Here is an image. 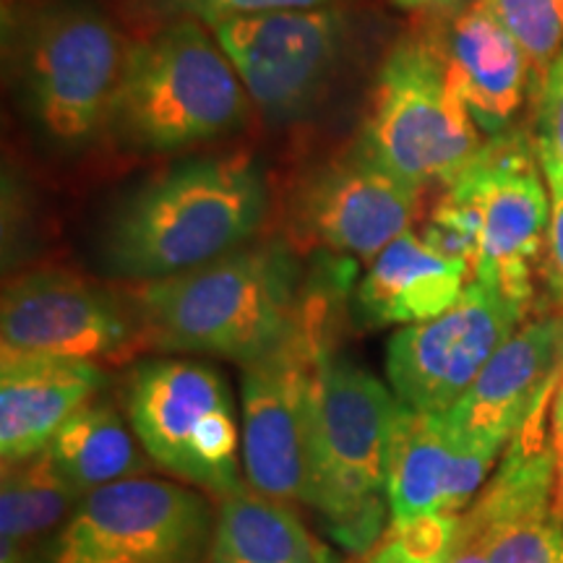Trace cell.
<instances>
[{
    "label": "cell",
    "instance_id": "obj_1",
    "mask_svg": "<svg viewBox=\"0 0 563 563\" xmlns=\"http://www.w3.org/2000/svg\"><path fill=\"white\" fill-rule=\"evenodd\" d=\"M141 344L209 352L251 365L295 340L311 321L300 264L282 241L245 243L178 277L144 282L133 298Z\"/></svg>",
    "mask_w": 563,
    "mask_h": 563
},
{
    "label": "cell",
    "instance_id": "obj_2",
    "mask_svg": "<svg viewBox=\"0 0 563 563\" xmlns=\"http://www.w3.org/2000/svg\"><path fill=\"white\" fill-rule=\"evenodd\" d=\"M269 209L262 167L245 154L175 165L133 191L102 238L118 279L178 277L251 243Z\"/></svg>",
    "mask_w": 563,
    "mask_h": 563
},
{
    "label": "cell",
    "instance_id": "obj_3",
    "mask_svg": "<svg viewBox=\"0 0 563 563\" xmlns=\"http://www.w3.org/2000/svg\"><path fill=\"white\" fill-rule=\"evenodd\" d=\"M251 100L201 21H165L125 47L108 133L136 152H178L224 139L249 121Z\"/></svg>",
    "mask_w": 563,
    "mask_h": 563
},
{
    "label": "cell",
    "instance_id": "obj_4",
    "mask_svg": "<svg viewBox=\"0 0 563 563\" xmlns=\"http://www.w3.org/2000/svg\"><path fill=\"white\" fill-rule=\"evenodd\" d=\"M402 402L347 357L321 350L311 399V490L334 538L363 551L384 530L389 454Z\"/></svg>",
    "mask_w": 563,
    "mask_h": 563
},
{
    "label": "cell",
    "instance_id": "obj_5",
    "mask_svg": "<svg viewBox=\"0 0 563 563\" xmlns=\"http://www.w3.org/2000/svg\"><path fill=\"white\" fill-rule=\"evenodd\" d=\"M16 40V87L40 136L79 152L108 131L125 55L110 19L87 0H66L32 13Z\"/></svg>",
    "mask_w": 563,
    "mask_h": 563
},
{
    "label": "cell",
    "instance_id": "obj_6",
    "mask_svg": "<svg viewBox=\"0 0 563 563\" xmlns=\"http://www.w3.org/2000/svg\"><path fill=\"white\" fill-rule=\"evenodd\" d=\"M361 141L418 188H446L483 150L481 129L428 37H405L376 76Z\"/></svg>",
    "mask_w": 563,
    "mask_h": 563
},
{
    "label": "cell",
    "instance_id": "obj_7",
    "mask_svg": "<svg viewBox=\"0 0 563 563\" xmlns=\"http://www.w3.org/2000/svg\"><path fill=\"white\" fill-rule=\"evenodd\" d=\"M125 415L157 467L228 498L245 485L238 473V422L222 376L178 357L146 361L125 382Z\"/></svg>",
    "mask_w": 563,
    "mask_h": 563
},
{
    "label": "cell",
    "instance_id": "obj_8",
    "mask_svg": "<svg viewBox=\"0 0 563 563\" xmlns=\"http://www.w3.org/2000/svg\"><path fill=\"white\" fill-rule=\"evenodd\" d=\"M211 534L199 493L131 477L87 493L55 534L45 563H207Z\"/></svg>",
    "mask_w": 563,
    "mask_h": 563
},
{
    "label": "cell",
    "instance_id": "obj_9",
    "mask_svg": "<svg viewBox=\"0 0 563 563\" xmlns=\"http://www.w3.org/2000/svg\"><path fill=\"white\" fill-rule=\"evenodd\" d=\"M443 191L467 201L481 222L473 279L530 308L534 264L551 222V191L534 139L525 131L498 133Z\"/></svg>",
    "mask_w": 563,
    "mask_h": 563
},
{
    "label": "cell",
    "instance_id": "obj_10",
    "mask_svg": "<svg viewBox=\"0 0 563 563\" xmlns=\"http://www.w3.org/2000/svg\"><path fill=\"white\" fill-rule=\"evenodd\" d=\"M251 104L272 123L306 118L342 66L350 16L342 5L228 19L209 26Z\"/></svg>",
    "mask_w": 563,
    "mask_h": 563
},
{
    "label": "cell",
    "instance_id": "obj_11",
    "mask_svg": "<svg viewBox=\"0 0 563 563\" xmlns=\"http://www.w3.org/2000/svg\"><path fill=\"white\" fill-rule=\"evenodd\" d=\"M525 313L527 306L498 287L470 279L449 311L399 329L386 347V376L399 402L426 415L452 410Z\"/></svg>",
    "mask_w": 563,
    "mask_h": 563
},
{
    "label": "cell",
    "instance_id": "obj_12",
    "mask_svg": "<svg viewBox=\"0 0 563 563\" xmlns=\"http://www.w3.org/2000/svg\"><path fill=\"white\" fill-rule=\"evenodd\" d=\"M323 350L321 321L262 361L243 365V467L249 485L279 504L311 490V399Z\"/></svg>",
    "mask_w": 563,
    "mask_h": 563
},
{
    "label": "cell",
    "instance_id": "obj_13",
    "mask_svg": "<svg viewBox=\"0 0 563 563\" xmlns=\"http://www.w3.org/2000/svg\"><path fill=\"white\" fill-rule=\"evenodd\" d=\"M141 344L136 306L66 272H30L5 285L0 306L3 357L97 363Z\"/></svg>",
    "mask_w": 563,
    "mask_h": 563
},
{
    "label": "cell",
    "instance_id": "obj_14",
    "mask_svg": "<svg viewBox=\"0 0 563 563\" xmlns=\"http://www.w3.org/2000/svg\"><path fill=\"white\" fill-rule=\"evenodd\" d=\"M420 199L422 188L386 167L357 139L300 183L292 217L308 243L376 258L394 238L412 230Z\"/></svg>",
    "mask_w": 563,
    "mask_h": 563
},
{
    "label": "cell",
    "instance_id": "obj_15",
    "mask_svg": "<svg viewBox=\"0 0 563 563\" xmlns=\"http://www.w3.org/2000/svg\"><path fill=\"white\" fill-rule=\"evenodd\" d=\"M553 397L555 389L534 407L506 449L498 473L456 522L493 563H540L559 532L561 519L553 514Z\"/></svg>",
    "mask_w": 563,
    "mask_h": 563
},
{
    "label": "cell",
    "instance_id": "obj_16",
    "mask_svg": "<svg viewBox=\"0 0 563 563\" xmlns=\"http://www.w3.org/2000/svg\"><path fill=\"white\" fill-rule=\"evenodd\" d=\"M561 371L563 313L525 321L441 418L456 443L498 456L545 394L555 389Z\"/></svg>",
    "mask_w": 563,
    "mask_h": 563
},
{
    "label": "cell",
    "instance_id": "obj_17",
    "mask_svg": "<svg viewBox=\"0 0 563 563\" xmlns=\"http://www.w3.org/2000/svg\"><path fill=\"white\" fill-rule=\"evenodd\" d=\"M496 456L467 449L449 433L441 415L402 405L389 454L391 525L420 517H460L477 493Z\"/></svg>",
    "mask_w": 563,
    "mask_h": 563
},
{
    "label": "cell",
    "instance_id": "obj_18",
    "mask_svg": "<svg viewBox=\"0 0 563 563\" xmlns=\"http://www.w3.org/2000/svg\"><path fill=\"white\" fill-rule=\"evenodd\" d=\"M433 42L477 129L493 136L509 131L534 79L525 51L501 21L477 0L456 13Z\"/></svg>",
    "mask_w": 563,
    "mask_h": 563
},
{
    "label": "cell",
    "instance_id": "obj_19",
    "mask_svg": "<svg viewBox=\"0 0 563 563\" xmlns=\"http://www.w3.org/2000/svg\"><path fill=\"white\" fill-rule=\"evenodd\" d=\"M104 373L97 363L63 357H3L0 454L3 464L47 452L55 433L95 402Z\"/></svg>",
    "mask_w": 563,
    "mask_h": 563
},
{
    "label": "cell",
    "instance_id": "obj_20",
    "mask_svg": "<svg viewBox=\"0 0 563 563\" xmlns=\"http://www.w3.org/2000/svg\"><path fill=\"white\" fill-rule=\"evenodd\" d=\"M467 277V266L441 256L407 230L373 258L357 287V311L373 327L435 319L462 298Z\"/></svg>",
    "mask_w": 563,
    "mask_h": 563
},
{
    "label": "cell",
    "instance_id": "obj_21",
    "mask_svg": "<svg viewBox=\"0 0 563 563\" xmlns=\"http://www.w3.org/2000/svg\"><path fill=\"white\" fill-rule=\"evenodd\" d=\"M81 498L47 452L3 464L0 563H45L55 534L66 527Z\"/></svg>",
    "mask_w": 563,
    "mask_h": 563
},
{
    "label": "cell",
    "instance_id": "obj_22",
    "mask_svg": "<svg viewBox=\"0 0 563 563\" xmlns=\"http://www.w3.org/2000/svg\"><path fill=\"white\" fill-rule=\"evenodd\" d=\"M139 443L115 407L89 402L55 433L47 454L58 473L87 496L112 483L144 477L150 462Z\"/></svg>",
    "mask_w": 563,
    "mask_h": 563
},
{
    "label": "cell",
    "instance_id": "obj_23",
    "mask_svg": "<svg viewBox=\"0 0 563 563\" xmlns=\"http://www.w3.org/2000/svg\"><path fill=\"white\" fill-rule=\"evenodd\" d=\"M209 563H316V548L287 504L245 485L222 498Z\"/></svg>",
    "mask_w": 563,
    "mask_h": 563
},
{
    "label": "cell",
    "instance_id": "obj_24",
    "mask_svg": "<svg viewBox=\"0 0 563 563\" xmlns=\"http://www.w3.org/2000/svg\"><path fill=\"white\" fill-rule=\"evenodd\" d=\"M530 60L532 79H543L563 47V0H483Z\"/></svg>",
    "mask_w": 563,
    "mask_h": 563
},
{
    "label": "cell",
    "instance_id": "obj_25",
    "mask_svg": "<svg viewBox=\"0 0 563 563\" xmlns=\"http://www.w3.org/2000/svg\"><path fill=\"white\" fill-rule=\"evenodd\" d=\"M139 3L152 16L165 21L194 19L203 26H214L220 21L258 16V13L327 9V5H340L342 0H139Z\"/></svg>",
    "mask_w": 563,
    "mask_h": 563
},
{
    "label": "cell",
    "instance_id": "obj_26",
    "mask_svg": "<svg viewBox=\"0 0 563 563\" xmlns=\"http://www.w3.org/2000/svg\"><path fill=\"white\" fill-rule=\"evenodd\" d=\"M534 146L545 178L563 180V51L548 68L540 87Z\"/></svg>",
    "mask_w": 563,
    "mask_h": 563
},
{
    "label": "cell",
    "instance_id": "obj_27",
    "mask_svg": "<svg viewBox=\"0 0 563 563\" xmlns=\"http://www.w3.org/2000/svg\"><path fill=\"white\" fill-rule=\"evenodd\" d=\"M545 183L551 191V222H548L545 235L543 274L555 300L563 306V180L545 178Z\"/></svg>",
    "mask_w": 563,
    "mask_h": 563
},
{
    "label": "cell",
    "instance_id": "obj_28",
    "mask_svg": "<svg viewBox=\"0 0 563 563\" xmlns=\"http://www.w3.org/2000/svg\"><path fill=\"white\" fill-rule=\"evenodd\" d=\"M456 522H460V519H456ZM443 563H493V561L475 538H470L467 532H462L460 527H456L452 545H449V553L446 559H443Z\"/></svg>",
    "mask_w": 563,
    "mask_h": 563
},
{
    "label": "cell",
    "instance_id": "obj_29",
    "mask_svg": "<svg viewBox=\"0 0 563 563\" xmlns=\"http://www.w3.org/2000/svg\"><path fill=\"white\" fill-rule=\"evenodd\" d=\"M371 563H418V561H412L410 555L402 553V548H399V545L394 543V540L389 538V534H386L384 543L378 545L376 553L371 555Z\"/></svg>",
    "mask_w": 563,
    "mask_h": 563
},
{
    "label": "cell",
    "instance_id": "obj_30",
    "mask_svg": "<svg viewBox=\"0 0 563 563\" xmlns=\"http://www.w3.org/2000/svg\"><path fill=\"white\" fill-rule=\"evenodd\" d=\"M555 449V488H553V514L563 519V439L553 441Z\"/></svg>",
    "mask_w": 563,
    "mask_h": 563
},
{
    "label": "cell",
    "instance_id": "obj_31",
    "mask_svg": "<svg viewBox=\"0 0 563 563\" xmlns=\"http://www.w3.org/2000/svg\"><path fill=\"white\" fill-rule=\"evenodd\" d=\"M551 426H553V441L563 439V371H561L559 386H555L553 410H551Z\"/></svg>",
    "mask_w": 563,
    "mask_h": 563
},
{
    "label": "cell",
    "instance_id": "obj_32",
    "mask_svg": "<svg viewBox=\"0 0 563 563\" xmlns=\"http://www.w3.org/2000/svg\"><path fill=\"white\" fill-rule=\"evenodd\" d=\"M399 9L420 11V9H449V5L462 3V0H394Z\"/></svg>",
    "mask_w": 563,
    "mask_h": 563
},
{
    "label": "cell",
    "instance_id": "obj_33",
    "mask_svg": "<svg viewBox=\"0 0 563 563\" xmlns=\"http://www.w3.org/2000/svg\"><path fill=\"white\" fill-rule=\"evenodd\" d=\"M540 563H563V519L559 525V532H555V540L551 545V551L545 553V559Z\"/></svg>",
    "mask_w": 563,
    "mask_h": 563
}]
</instances>
